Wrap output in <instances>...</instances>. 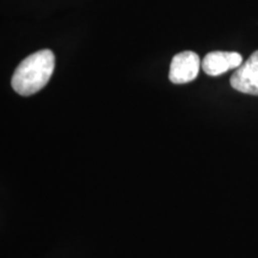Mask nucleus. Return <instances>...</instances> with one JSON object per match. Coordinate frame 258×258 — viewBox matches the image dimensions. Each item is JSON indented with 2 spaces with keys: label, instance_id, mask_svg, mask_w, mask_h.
Masks as SVG:
<instances>
[{
  "label": "nucleus",
  "instance_id": "obj_2",
  "mask_svg": "<svg viewBox=\"0 0 258 258\" xmlns=\"http://www.w3.org/2000/svg\"><path fill=\"white\" fill-rule=\"evenodd\" d=\"M201 60L196 53L190 50L182 51L172 57L169 79L173 84H186L198 78Z\"/></svg>",
  "mask_w": 258,
  "mask_h": 258
},
{
  "label": "nucleus",
  "instance_id": "obj_3",
  "mask_svg": "<svg viewBox=\"0 0 258 258\" xmlns=\"http://www.w3.org/2000/svg\"><path fill=\"white\" fill-rule=\"evenodd\" d=\"M231 86L246 95L258 96V50L235 70L231 77Z\"/></svg>",
  "mask_w": 258,
  "mask_h": 258
},
{
  "label": "nucleus",
  "instance_id": "obj_1",
  "mask_svg": "<svg viewBox=\"0 0 258 258\" xmlns=\"http://www.w3.org/2000/svg\"><path fill=\"white\" fill-rule=\"evenodd\" d=\"M55 69V55L50 49H42L25 57L16 69L11 86L18 95L31 96L49 83Z\"/></svg>",
  "mask_w": 258,
  "mask_h": 258
},
{
  "label": "nucleus",
  "instance_id": "obj_4",
  "mask_svg": "<svg viewBox=\"0 0 258 258\" xmlns=\"http://www.w3.org/2000/svg\"><path fill=\"white\" fill-rule=\"evenodd\" d=\"M243 63V56L235 51H212L202 60L203 72L211 77L221 76L230 70L238 69Z\"/></svg>",
  "mask_w": 258,
  "mask_h": 258
}]
</instances>
